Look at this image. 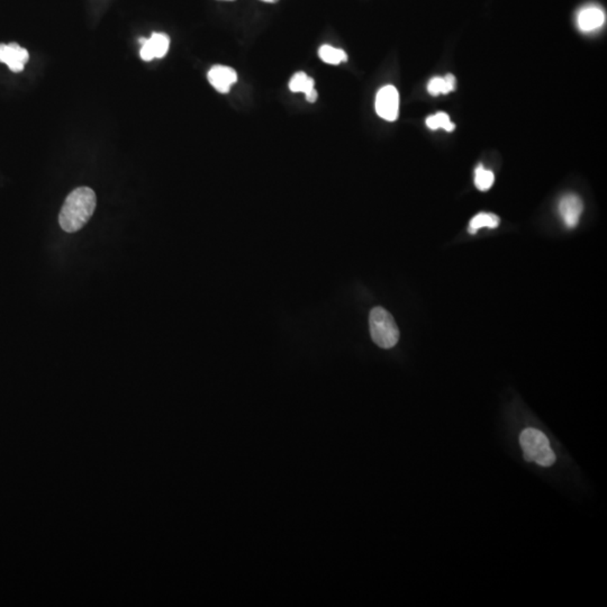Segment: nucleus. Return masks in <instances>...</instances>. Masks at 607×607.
Wrapping results in <instances>:
<instances>
[{"instance_id": "dca6fc26", "label": "nucleus", "mask_w": 607, "mask_h": 607, "mask_svg": "<svg viewBox=\"0 0 607 607\" xmlns=\"http://www.w3.org/2000/svg\"><path fill=\"white\" fill-rule=\"evenodd\" d=\"M261 1H264V3H277L278 0H261Z\"/></svg>"}, {"instance_id": "9b49d317", "label": "nucleus", "mask_w": 607, "mask_h": 607, "mask_svg": "<svg viewBox=\"0 0 607 607\" xmlns=\"http://www.w3.org/2000/svg\"><path fill=\"white\" fill-rule=\"evenodd\" d=\"M147 44L150 47L153 58L161 59L167 54L170 47V38L163 33H153L150 38H147Z\"/></svg>"}, {"instance_id": "f8f14e48", "label": "nucleus", "mask_w": 607, "mask_h": 607, "mask_svg": "<svg viewBox=\"0 0 607 607\" xmlns=\"http://www.w3.org/2000/svg\"><path fill=\"white\" fill-rule=\"evenodd\" d=\"M499 225V218L497 215L490 214V213H480L476 215L475 218L470 220L469 232L471 234L477 233L478 229L483 227H488V229H496Z\"/></svg>"}, {"instance_id": "9d476101", "label": "nucleus", "mask_w": 607, "mask_h": 607, "mask_svg": "<svg viewBox=\"0 0 607 607\" xmlns=\"http://www.w3.org/2000/svg\"><path fill=\"white\" fill-rule=\"evenodd\" d=\"M455 85H457V81H455L453 74H446L443 78L435 76L433 79L430 80V83H428V94L432 95V96L449 94V92L455 90Z\"/></svg>"}, {"instance_id": "1a4fd4ad", "label": "nucleus", "mask_w": 607, "mask_h": 607, "mask_svg": "<svg viewBox=\"0 0 607 607\" xmlns=\"http://www.w3.org/2000/svg\"><path fill=\"white\" fill-rule=\"evenodd\" d=\"M314 85V79L308 76L305 72H297L291 78L289 89L293 92H304L307 102L315 103L317 99V91L315 90Z\"/></svg>"}, {"instance_id": "4468645a", "label": "nucleus", "mask_w": 607, "mask_h": 607, "mask_svg": "<svg viewBox=\"0 0 607 607\" xmlns=\"http://www.w3.org/2000/svg\"><path fill=\"white\" fill-rule=\"evenodd\" d=\"M426 127L430 129H433V131L443 129H446V132H452L455 129V125L452 123L449 115L440 112L426 118Z\"/></svg>"}, {"instance_id": "0eeeda50", "label": "nucleus", "mask_w": 607, "mask_h": 607, "mask_svg": "<svg viewBox=\"0 0 607 607\" xmlns=\"http://www.w3.org/2000/svg\"><path fill=\"white\" fill-rule=\"evenodd\" d=\"M209 81L220 94H227L231 87L238 81V74L232 67L215 65L209 70Z\"/></svg>"}, {"instance_id": "20e7f679", "label": "nucleus", "mask_w": 607, "mask_h": 607, "mask_svg": "<svg viewBox=\"0 0 607 607\" xmlns=\"http://www.w3.org/2000/svg\"><path fill=\"white\" fill-rule=\"evenodd\" d=\"M399 95L394 86H385L375 97V112L382 120L394 122L398 118Z\"/></svg>"}, {"instance_id": "f3484780", "label": "nucleus", "mask_w": 607, "mask_h": 607, "mask_svg": "<svg viewBox=\"0 0 607 607\" xmlns=\"http://www.w3.org/2000/svg\"><path fill=\"white\" fill-rule=\"evenodd\" d=\"M227 1H233V0H227Z\"/></svg>"}, {"instance_id": "39448f33", "label": "nucleus", "mask_w": 607, "mask_h": 607, "mask_svg": "<svg viewBox=\"0 0 607 607\" xmlns=\"http://www.w3.org/2000/svg\"><path fill=\"white\" fill-rule=\"evenodd\" d=\"M583 211H584V204L577 195L567 194L559 200L558 211L563 224L568 229H574L578 225Z\"/></svg>"}, {"instance_id": "2eb2a0df", "label": "nucleus", "mask_w": 607, "mask_h": 607, "mask_svg": "<svg viewBox=\"0 0 607 607\" xmlns=\"http://www.w3.org/2000/svg\"><path fill=\"white\" fill-rule=\"evenodd\" d=\"M495 181V176L494 173L487 169H485L483 165H479L475 171V185L480 191H489Z\"/></svg>"}, {"instance_id": "7ed1b4c3", "label": "nucleus", "mask_w": 607, "mask_h": 607, "mask_svg": "<svg viewBox=\"0 0 607 607\" xmlns=\"http://www.w3.org/2000/svg\"><path fill=\"white\" fill-rule=\"evenodd\" d=\"M370 335L377 346L382 349H391L399 340V330L389 311L382 307H375L369 315Z\"/></svg>"}, {"instance_id": "6e6552de", "label": "nucleus", "mask_w": 607, "mask_h": 607, "mask_svg": "<svg viewBox=\"0 0 607 607\" xmlns=\"http://www.w3.org/2000/svg\"><path fill=\"white\" fill-rule=\"evenodd\" d=\"M577 23L583 32L599 30L605 23L604 12L599 7H586L578 14Z\"/></svg>"}, {"instance_id": "f03ea898", "label": "nucleus", "mask_w": 607, "mask_h": 607, "mask_svg": "<svg viewBox=\"0 0 607 607\" xmlns=\"http://www.w3.org/2000/svg\"><path fill=\"white\" fill-rule=\"evenodd\" d=\"M519 444L522 446L525 461L535 462L541 467L555 464L556 455L550 446V441L543 432L537 428H525L519 435Z\"/></svg>"}, {"instance_id": "ddd939ff", "label": "nucleus", "mask_w": 607, "mask_h": 607, "mask_svg": "<svg viewBox=\"0 0 607 607\" xmlns=\"http://www.w3.org/2000/svg\"><path fill=\"white\" fill-rule=\"evenodd\" d=\"M318 56L321 60L329 63V65H337L342 62L348 61V56L343 50L341 49H335L331 45H323L318 50Z\"/></svg>"}, {"instance_id": "423d86ee", "label": "nucleus", "mask_w": 607, "mask_h": 607, "mask_svg": "<svg viewBox=\"0 0 607 607\" xmlns=\"http://www.w3.org/2000/svg\"><path fill=\"white\" fill-rule=\"evenodd\" d=\"M29 59V52L16 43L0 44V62L6 63L13 72H22Z\"/></svg>"}, {"instance_id": "f257e3e1", "label": "nucleus", "mask_w": 607, "mask_h": 607, "mask_svg": "<svg viewBox=\"0 0 607 607\" xmlns=\"http://www.w3.org/2000/svg\"><path fill=\"white\" fill-rule=\"evenodd\" d=\"M96 209V195L88 187L74 189L67 197L60 211L59 223L65 232H78L88 223Z\"/></svg>"}]
</instances>
